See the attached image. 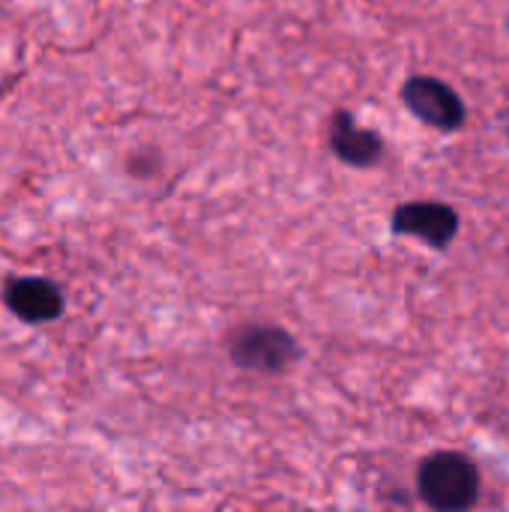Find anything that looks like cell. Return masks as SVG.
<instances>
[{
    "label": "cell",
    "mask_w": 509,
    "mask_h": 512,
    "mask_svg": "<svg viewBox=\"0 0 509 512\" xmlns=\"http://www.w3.org/2000/svg\"><path fill=\"white\" fill-rule=\"evenodd\" d=\"M297 357H300L297 339L276 324H252V327H243L231 339L234 366L249 369V372L282 375Z\"/></svg>",
    "instance_id": "2"
},
{
    "label": "cell",
    "mask_w": 509,
    "mask_h": 512,
    "mask_svg": "<svg viewBox=\"0 0 509 512\" xmlns=\"http://www.w3.org/2000/svg\"><path fill=\"white\" fill-rule=\"evenodd\" d=\"M402 102L414 117H420L423 123H429L441 132H456L468 117L462 96L447 81L432 78V75L408 78L402 87Z\"/></svg>",
    "instance_id": "3"
},
{
    "label": "cell",
    "mask_w": 509,
    "mask_h": 512,
    "mask_svg": "<svg viewBox=\"0 0 509 512\" xmlns=\"http://www.w3.org/2000/svg\"><path fill=\"white\" fill-rule=\"evenodd\" d=\"M459 231V216L453 207L438 201H411L396 207L393 213V234L420 237L435 249H447Z\"/></svg>",
    "instance_id": "4"
},
{
    "label": "cell",
    "mask_w": 509,
    "mask_h": 512,
    "mask_svg": "<svg viewBox=\"0 0 509 512\" xmlns=\"http://www.w3.org/2000/svg\"><path fill=\"white\" fill-rule=\"evenodd\" d=\"M330 150L345 165L372 168L384 156V138L375 129L360 126L351 111H336L330 123Z\"/></svg>",
    "instance_id": "6"
},
{
    "label": "cell",
    "mask_w": 509,
    "mask_h": 512,
    "mask_svg": "<svg viewBox=\"0 0 509 512\" xmlns=\"http://www.w3.org/2000/svg\"><path fill=\"white\" fill-rule=\"evenodd\" d=\"M420 498L441 512L471 510L480 495V471L462 453H435L417 471Z\"/></svg>",
    "instance_id": "1"
},
{
    "label": "cell",
    "mask_w": 509,
    "mask_h": 512,
    "mask_svg": "<svg viewBox=\"0 0 509 512\" xmlns=\"http://www.w3.org/2000/svg\"><path fill=\"white\" fill-rule=\"evenodd\" d=\"M3 303L24 324H45L63 315V291L45 276L9 279L3 288Z\"/></svg>",
    "instance_id": "5"
}]
</instances>
